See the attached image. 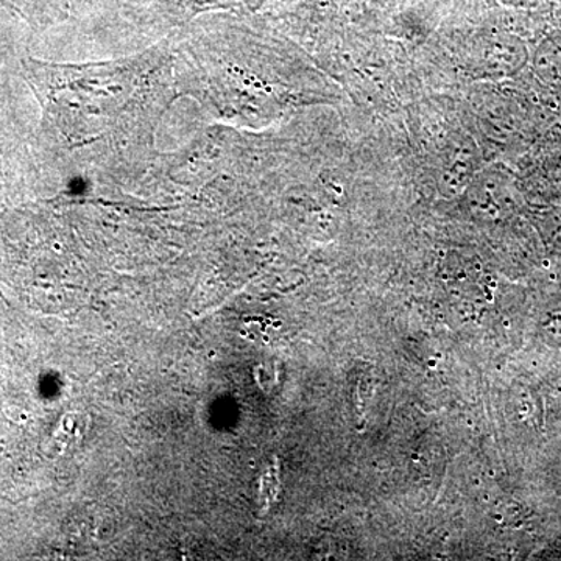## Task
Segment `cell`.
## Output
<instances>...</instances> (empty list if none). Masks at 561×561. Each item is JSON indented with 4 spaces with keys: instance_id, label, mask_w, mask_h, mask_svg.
Segmentation results:
<instances>
[{
    "instance_id": "6da1fadb",
    "label": "cell",
    "mask_w": 561,
    "mask_h": 561,
    "mask_svg": "<svg viewBox=\"0 0 561 561\" xmlns=\"http://www.w3.org/2000/svg\"><path fill=\"white\" fill-rule=\"evenodd\" d=\"M262 0H144L135 13L149 24L180 25L213 11L251 10Z\"/></svg>"
},
{
    "instance_id": "7a4b0ae2",
    "label": "cell",
    "mask_w": 561,
    "mask_h": 561,
    "mask_svg": "<svg viewBox=\"0 0 561 561\" xmlns=\"http://www.w3.org/2000/svg\"><path fill=\"white\" fill-rule=\"evenodd\" d=\"M0 7L16 14L35 31L62 24L70 16L69 0H0Z\"/></svg>"
},
{
    "instance_id": "3957f363",
    "label": "cell",
    "mask_w": 561,
    "mask_h": 561,
    "mask_svg": "<svg viewBox=\"0 0 561 561\" xmlns=\"http://www.w3.org/2000/svg\"><path fill=\"white\" fill-rule=\"evenodd\" d=\"M526 60V47L518 39L494 38L482 50V66L486 76H513L523 68Z\"/></svg>"
},
{
    "instance_id": "277c9868",
    "label": "cell",
    "mask_w": 561,
    "mask_h": 561,
    "mask_svg": "<svg viewBox=\"0 0 561 561\" xmlns=\"http://www.w3.org/2000/svg\"><path fill=\"white\" fill-rule=\"evenodd\" d=\"M535 68L549 80L561 81V51L541 50L535 58Z\"/></svg>"
}]
</instances>
